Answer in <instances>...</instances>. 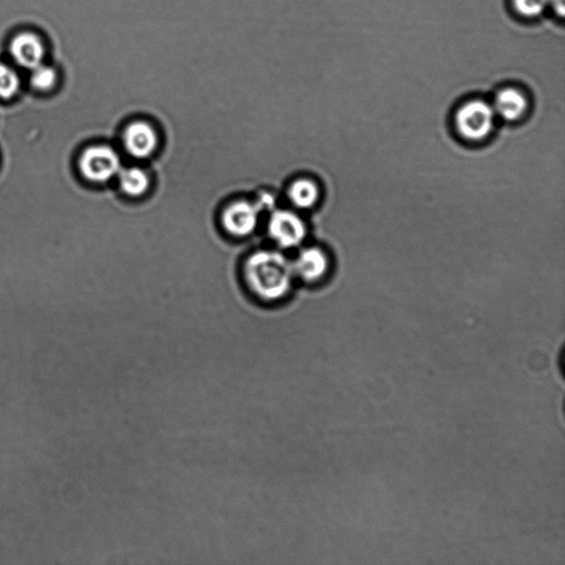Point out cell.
<instances>
[{
  "instance_id": "cell-13",
  "label": "cell",
  "mask_w": 565,
  "mask_h": 565,
  "mask_svg": "<svg viewBox=\"0 0 565 565\" xmlns=\"http://www.w3.org/2000/svg\"><path fill=\"white\" fill-rule=\"evenodd\" d=\"M31 76V85L38 91H49L56 85L58 81V73L55 67L41 63L33 67Z\"/></svg>"
},
{
  "instance_id": "cell-10",
  "label": "cell",
  "mask_w": 565,
  "mask_h": 565,
  "mask_svg": "<svg viewBox=\"0 0 565 565\" xmlns=\"http://www.w3.org/2000/svg\"><path fill=\"white\" fill-rule=\"evenodd\" d=\"M120 186L130 197H139L148 192L149 178L148 174L139 168H128L120 172Z\"/></svg>"
},
{
  "instance_id": "cell-4",
  "label": "cell",
  "mask_w": 565,
  "mask_h": 565,
  "mask_svg": "<svg viewBox=\"0 0 565 565\" xmlns=\"http://www.w3.org/2000/svg\"><path fill=\"white\" fill-rule=\"evenodd\" d=\"M269 233L273 240L282 247L300 246L306 237V226L296 213L279 211L272 214Z\"/></svg>"
},
{
  "instance_id": "cell-8",
  "label": "cell",
  "mask_w": 565,
  "mask_h": 565,
  "mask_svg": "<svg viewBox=\"0 0 565 565\" xmlns=\"http://www.w3.org/2000/svg\"><path fill=\"white\" fill-rule=\"evenodd\" d=\"M295 274L307 282L321 279L328 269V260L325 253L318 247H307L300 253L293 263Z\"/></svg>"
},
{
  "instance_id": "cell-14",
  "label": "cell",
  "mask_w": 565,
  "mask_h": 565,
  "mask_svg": "<svg viewBox=\"0 0 565 565\" xmlns=\"http://www.w3.org/2000/svg\"><path fill=\"white\" fill-rule=\"evenodd\" d=\"M516 9L525 17H537L548 7V0H514Z\"/></svg>"
},
{
  "instance_id": "cell-2",
  "label": "cell",
  "mask_w": 565,
  "mask_h": 565,
  "mask_svg": "<svg viewBox=\"0 0 565 565\" xmlns=\"http://www.w3.org/2000/svg\"><path fill=\"white\" fill-rule=\"evenodd\" d=\"M494 123V107L483 101H471L462 106L455 118L456 129L462 138L471 141L486 139Z\"/></svg>"
},
{
  "instance_id": "cell-7",
  "label": "cell",
  "mask_w": 565,
  "mask_h": 565,
  "mask_svg": "<svg viewBox=\"0 0 565 565\" xmlns=\"http://www.w3.org/2000/svg\"><path fill=\"white\" fill-rule=\"evenodd\" d=\"M157 133L146 121H134L124 131V146L130 156L144 159L152 156L157 148Z\"/></svg>"
},
{
  "instance_id": "cell-15",
  "label": "cell",
  "mask_w": 565,
  "mask_h": 565,
  "mask_svg": "<svg viewBox=\"0 0 565 565\" xmlns=\"http://www.w3.org/2000/svg\"><path fill=\"white\" fill-rule=\"evenodd\" d=\"M548 4H552L554 12L559 14L560 17H564L565 14V0H548Z\"/></svg>"
},
{
  "instance_id": "cell-6",
  "label": "cell",
  "mask_w": 565,
  "mask_h": 565,
  "mask_svg": "<svg viewBox=\"0 0 565 565\" xmlns=\"http://www.w3.org/2000/svg\"><path fill=\"white\" fill-rule=\"evenodd\" d=\"M9 52L19 67L32 70L45 60L46 48L36 33L22 32L13 39Z\"/></svg>"
},
{
  "instance_id": "cell-12",
  "label": "cell",
  "mask_w": 565,
  "mask_h": 565,
  "mask_svg": "<svg viewBox=\"0 0 565 565\" xmlns=\"http://www.w3.org/2000/svg\"><path fill=\"white\" fill-rule=\"evenodd\" d=\"M21 77L11 66L0 63V99H13L21 90Z\"/></svg>"
},
{
  "instance_id": "cell-11",
  "label": "cell",
  "mask_w": 565,
  "mask_h": 565,
  "mask_svg": "<svg viewBox=\"0 0 565 565\" xmlns=\"http://www.w3.org/2000/svg\"><path fill=\"white\" fill-rule=\"evenodd\" d=\"M291 202L300 209H309L318 202V188L307 179L297 180L290 189Z\"/></svg>"
},
{
  "instance_id": "cell-5",
  "label": "cell",
  "mask_w": 565,
  "mask_h": 565,
  "mask_svg": "<svg viewBox=\"0 0 565 565\" xmlns=\"http://www.w3.org/2000/svg\"><path fill=\"white\" fill-rule=\"evenodd\" d=\"M260 209L256 204L238 202L229 206L222 214V224L230 235L242 238L252 235L259 222Z\"/></svg>"
},
{
  "instance_id": "cell-9",
  "label": "cell",
  "mask_w": 565,
  "mask_h": 565,
  "mask_svg": "<svg viewBox=\"0 0 565 565\" xmlns=\"http://www.w3.org/2000/svg\"><path fill=\"white\" fill-rule=\"evenodd\" d=\"M527 107V99L521 92L506 89L496 96L494 111L506 121H516L525 114Z\"/></svg>"
},
{
  "instance_id": "cell-3",
  "label": "cell",
  "mask_w": 565,
  "mask_h": 565,
  "mask_svg": "<svg viewBox=\"0 0 565 565\" xmlns=\"http://www.w3.org/2000/svg\"><path fill=\"white\" fill-rule=\"evenodd\" d=\"M80 169L91 182L105 183L118 176L121 170V162L113 148L109 146H94L82 154Z\"/></svg>"
},
{
  "instance_id": "cell-1",
  "label": "cell",
  "mask_w": 565,
  "mask_h": 565,
  "mask_svg": "<svg viewBox=\"0 0 565 565\" xmlns=\"http://www.w3.org/2000/svg\"><path fill=\"white\" fill-rule=\"evenodd\" d=\"M248 287L261 300L274 301L290 293L295 275L293 263L279 251H257L245 266Z\"/></svg>"
}]
</instances>
